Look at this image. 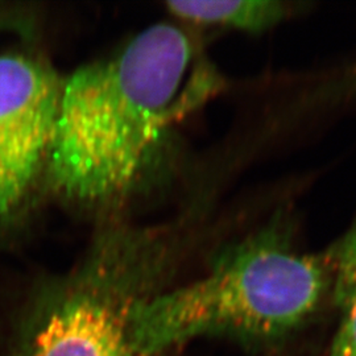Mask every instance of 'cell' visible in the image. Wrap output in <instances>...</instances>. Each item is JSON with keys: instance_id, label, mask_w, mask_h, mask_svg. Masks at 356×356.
<instances>
[{"instance_id": "1", "label": "cell", "mask_w": 356, "mask_h": 356, "mask_svg": "<svg viewBox=\"0 0 356 356\" xmlns=\"http://www.w3.org/2000/svg\"><path fill=\"white\" fill-rule=\"evenodd\" d=\"M332 279V250L304 254L288 232L266 229L219 256L202 277L134 306L129 342L143 356L177 355L197 339L277 353L318 317Z\"/></svg>"}, {"instance_id": "2", "label": "cell", "mask_w": 356, "mask_h": 356, "mask_svg": "<svg viewBox=\"0 0 356 356\" xmlns=\"http://www.w3.org/2000/svg\"><path fill=\"white\" fill-rule=\"evenodd\" d=\"M193 56L188 35L154 24L63 81L48 173L79 202L119 197L140 175Z\"/></svg>"}, {"instance_id": "3", "label": "cell", "mask_w": 356, "mask_h": 356, "mask_svg": "<svg viewBox=\"0 0 356 356\" xmlns=\"http://www.w3.org/2000/svg\"><path fill=\"white\" fill-rule=\"evenodd\" d=\"M136 304L97 263L69 277L38 281L0 309V356H143L128 335Z\"/></svg>"}, {"instance_id": "4", "label": "cell", "mask_w": 356, "mask_h": 356, "mask_svg": "<svg viewBox=\"0 0 356 356\" xmlns=\"http://www.w3.org/2000/svg\"><path fill=\"white\" fill-rule=\"evenodd\" d=\"M61 88L36 58L0 56V232L23 211L48 166Z\"/></svg>"}, {"instance_id": "5", "label": "cell", "mask_w": 356, "mask_h": 356, "mask_svg": "<svg viewBox=\"0 0 356 356\" xmlns=\"http://www.w3.org/2000/svg\"><path fill=\"white\" fill-rule=\"evenodd\" d=\"M175 17L202 26H218L243 32H264L286 19L291 4L277 0L168 1Z\"/></svg>"}, {"instance_id": "6", "label": "cell", "mask_w": 356, "mask_h": 356, "mask_svg": "<svg viewBox=\"0 0 356 356\" xmlns=\"http://www.w3.org/2000/svg\"><path fill=\"white\" fill-rule=\"evenodd\" d=\"M331 250V301L338 312V326L327 356H356V225Z\"/></svg>"}, {"instance_id": "7", "label": "cell", "mask_w": 356, "mask_h": 356, "mask_svg": "<svg viewBox=\"0 0 356 356\" xmlns=\"http://www.w3.org/2000/svg\"><path fill=\"white\" fill-rule=\"evenodd\" d=\"M13 22H15V20H13V17L8 16L7 11H4V10L1 11V10H0V31H1V29H6L7 26H8L10 23H13Z\"/></svg>"}]
</instances>
